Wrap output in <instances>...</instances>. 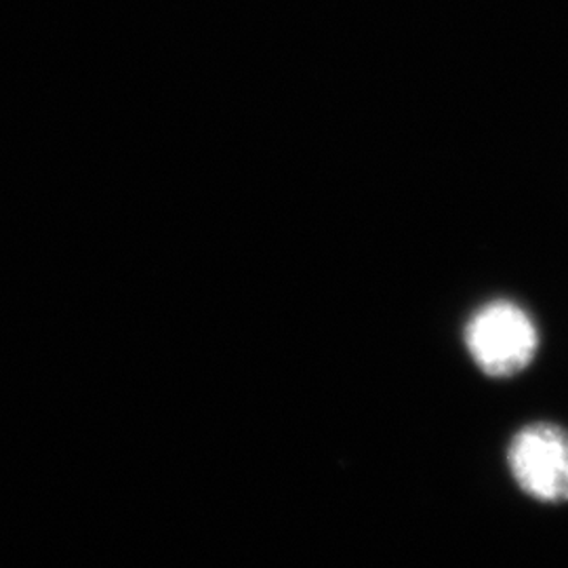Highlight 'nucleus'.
<instances>
[{"label":"nucleus","instance_id":"1","mask_svg":"<svg viewBox=\"0 0 568 568\" xmlns=\"http://www.w3.org/2000/svg\"><path fill=\"white\" fill-rule=\"evenodd\" d=\"M464 347L474 366L490 379L527 373L541 349V328L530 310L509 297L478 305L464 325Z\"/></svg>","mask_w":568,"mask_h":568},{"label":"nucleus","instance_id":"2","mask_svg":"<svg viewBox=\"0 0 568 568\" xmlns=\"http://www.w3.org/2000/svg\"><path fill=\"white\" fill-rule=\"evenodd\" d=\"M514 485L541 506L568 504V427L532 422L518 427L506 448Z\"/></svg>","mask_w":568,"mask_h":568}]
</instances>
